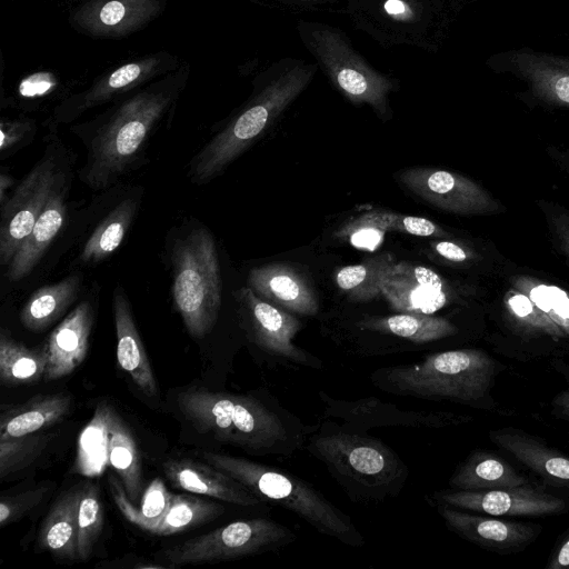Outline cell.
Listing matches in <instances>:
<instances>
[{
  "label": "cell",
  "instance_id": "17",
  "mask_svg": "<svg viewBox=\"0 0 569 569\" xmlns=\"http://www.w3.org/2000/svg\"><path fill=\"white\" fill-rule=\"evenodd\" d=\"M171 63L166 53L147 56L127 62L97 80L88 90L66 101L57 111L60 121H69L84 111L132 90L156 77Z\"/></svg>",
  "mask_w": 569,
  "mask_h": 569
},
{
  "label": "cell",
  "instance_id": "51",
  "mask_svg": "<svg viewBox=\"0 0 569 569\" xmlns=\"http://www.w3.org/2000/svg\"><path fill=\"white\" fill-rule=\"evenodd\" d=\"M13 183V180L10 176H6L4 173H1V177H0V200H1V204L4 203V192H6V188L7 187H10L11 184Z\"/></svg>",
  "mask_w": 569,
  "mask_h": 569
},
{
  "label": "cell",
  "instance_id": "11",
  "mask_svg": "<svg viewBox=\"0 0 569 569\" xmlns=\"http://www.w3.org/2000/svg\"><path fill=\"white\" fill-rule=\"evenodd\" d=\"M400 182L425 202L461 216H488L506 208L476 181L453 171L416 167L399 172Z\"/></svg>",
  "mask_w": 569,
  "mask_h": 569
},
{
  "label": "cell",
  "instance_id": "45",
  "mask_svg": "<svg viewBox=\"0 0 569 569\" xmlns=\"http://www.w3.org/2000/svg\"><path fill=\"white\" fill-rule=\"evenodd\" d=\"M31 130V123L28 120H2L0 126L2 153L14 148L20 143Z\"/></svg>",
  "mask_w": 569,
  "mask_h": 569
},
{
  "label": "cell",
  "instance_id": "48",
  "mask_svg": "<svg viewBox=\"0 0 569 569\" xmlns=\"http://www.w3.org/2000/svg\"><path fill=\"white\" fill-rule=\"evenodd\" d=\"M547 567L550 569L569 568V536L549 560Z\"/></svg>",
  "mask_w": 569,
  "mask_h": 569
},
{
  "label": "cell",
  "instance_id": "43",
  "mask_svg": "<svg viewBox=\"0 0 569 569\" xmlns=\"http://www.w3.org/2000/svg\"><path fill=\"white\" fill-rule=\"evenodd\" d=\"M46 488L19 493L14 497L2 498L0 502V525L4 526L22 516L36 506L46 493Z\"/></svg>",
  "mask_w": 569,
  "mask_h": 569
},
{
  "label": "cell",
  "instance_id": "24",
  "mask_svg": "<svg viewBox=\"0 0 569 569\" xmlns=\"http://www.w3.org/2000/svg\"><path fill=\"white\" fill-rule=\"evenodd\" d=\"M356 326L361 331L390 336L413 345L430 343L458 332V328L443 317L408 312L368 317L358 321Z\"/></svg>",
  "mask_w": 569,
  "mask_h": 569
},
{
  "label": "cell",
  "instance_id": "47",
  "mask_svg": "<svg viewBox=\"0 0 569 569\" xmlns=\"http://www.w3.org/2000/svg\"><path fill=\"white\" fill-rule=\"evenodd\" d=\"M546 151L555 166L569 178V148L561 146H548Z\"/></svg>",
  "mask_w": 569,
  "mask_h": 569
},
{
  "label": "cell",
  "instance_id": "21",
  "mask_svg": "<svg viewBox=\"0 0 569 569\" xmlns=\"http://www.w3.org/2000/svg\"><path fill=\"white\" fill-rule=\"evenodd\" d=\"M112 309L118 362L144 395L154 397L158 388L153 371L138 333L129 301L120 289L114 290Z\"/></svg>",
  "mask_w": 569,
  "mask_h": 569
},
{
  "label": "cell",
  "instance_id": "33",
  "mask_svg": "<svg viewBox=\"0 0 569 569\" xmlns=\"http://www.w3.org/2000/svg\"><path fill=\"white\" fill-rule=\"evenodd\" d=\"M137 208L138 202L132 198L117 204L87 240L81 253L82 262H98L112 253L122 242Z\"/></svg>",
  "mask_w": 569,
  "mask_h": 569
},
{
  "label": "cell",
  "instance_id": "6",
  "mask_svg": "<svg viewBox=\"0 0 569 569\" xmlns=\"http://www.w3.org/2000/svg\"><path fill=\"white\" fill-rule=\"evenodd\" d=\"M173 301L188 332L204 337L221 307V276L216 242L203 227L192 229L173 249Z\"/></svg>",
  "mask_w": 569,
  "mask_h": 569
},
{
  "label": "cell",
  "instance_id": "3",
  "mask_svg": "<svg viewBox=\"0 0 569 569\" xmlns=\"http://www.w3.org/2000/svg\"><path fill=\"white\" fill-rule=\"evenodd\" d=\"M495 375L496 362L487 352L463 348L429 353L410 365L379 368L370 380L391 395L479 407Z\"/></svg>",
  "mask_w": 569,
  "mask_h": 569
},
{
  "label": "cell",
  "instance_id": "16",
  "mask_svg": "<svg viewBox=\"0 0 569 569\" xmlns=\"http://www.w3.org/2000/svg\"><path fill=\"white\" fill-rule=\"evenodd\" d=\"M163 0H90L72 13L83 32L101 39L126 37L154 19Z\"/></svg>",
  "mask_w": 569,
  "mask_h": 569
},
{
  "label": "cell",
  "instance_id": "46",
  "mask_svg": "<svg viewBox=\"0 0 569 569\" xmlns=\"http://www.w3.org/2000/svg\"><path fill=\"white\" fill-rule=\"evenodd\" d=\"M54 84L51 76L37 73L24 79L20 84V93L24 97H34L47 93Z\"/></svg>",
  "mask_w": 569,
  "mask_h": 569
},
{
  "label": "cell",
  "instance_id": "34",
  "mask_svg": "<svg viewBox=\"0 0 569 569\" xmlns=\"http://www.w3.org/2000/svg\"><path fill=\"white\" fill-rule=\"evenodd\" d=\"M113 408L107 403L97 407L94 416L81 433L74 470L84 476H96L108 465L107 450Z\"/></svg>",
  "mask_w": 569,
  "mask_h": 569
},
{
  "label": "cell",
  "instance_id": "19",
  "mask_svg": "<svg viewBox=\"0 0 569 569\" xmlns=\"http://www.w3.org/2000/svg\"><path fill=\"white\" fill-rule=\"evenodd\" d=\"M249 287L262 299L300 316H315L319 303L300 272L286 263H268L250 270Z\"/></svg>",
  "mask_w": 569,
  "mask_h": 569
},
{
  "label": "cell",
  "instance_id": "39",
  "mask_svg": "<svg viewBox=\"0 0 569 569\" xmlns=\"http://www.w3.org/2000/svg\"><path fill=\"white\" fill-rule=\"evenodd\" d=\"M49 436L31 433L22 437L0 439V478L29 466L46 448Z\"/></svg>",
  "mask_w": 569,
  "mask_h": 569
},
{
  "label": "cell",
  "instance_id": "32",
  "mask_svg": "<svg viewBox=\"0 0 569 569\" xmlns=\"http://www.w3.org/2000/svg\"><path fill=\"white\" fill-rule=\"evenodd\" d=\"M46 346L28 348L6 331L0 335V380L8 387L37 383L47 368Z\"/></svg>",
  "mask_w": 569,
  "mask_h": 569
},
{
  "label": "cell",
  "instance_id": "44",
  "mask_svg": "<svg viewBox=\"0 0 569 569\" xmlns=\"http://www.w3.org/2000/svg\"><path fill=\"white\" fill-rule=\"evenodd\" d=\"M430 247L438 256L452 263H470L477 258V253L469 247L451 240L431 241Z\"/></svg>",
  "mask_w": 569,
  "mask_h": 569
},
{
  "label": "cell",
  "instance_id": "42",
  "mask_svg": "<svg viewBox=\"0 0 569 569\" xmlns=\"http://www.w3.org/2000/svg\"><path fill=\"white\" fill-rule=\"evenodd\" d=\"M538 204L556 247L569 263V209L546 200H539Z\"/></svg>",
  "mask_w": 569,
  "mask_h": 569
},
{
  "label": "cell",
  "instance_id": "23",
  "mask_svg": "<svg viewBox=\"0 0 569 569\" xmlns=\"http://www.w3.org/2000/svg\"><path fill=\"white\" fill-rule=\"evenodd\" d=\"M513 64L538 99L569 109V59L523 51Z\"/></svg>",
  "mask_w": 569,
  "mask_h": 569
},
{
  "label": "cell",
  "instance_id": "14",
  "mask_svg": "<svg viewBox=\"0 0 569 569\" xmlns=\"http://www.w3.org/2000/svg\"><path fill=\"white\" fill-rule=\"evenodd\" d=\"M381 296L398 312L433 315L452 301L446 279L408 261L393 262L381 280Z\"/></svg>",
  "mask_w": 569,
  "mask_h": 569
},
{
  "label": "cell",
  "instance_id": "20",
  "mask_svg": "<svg viewBox=\"0 0 569 569\" xmlns=\"http://www.w3.org/2000/svg\"><path fill=\"white\" fill-rule=\"evenodd\" d=\"M92 321V307L83 301L53 329L44 345L48 357L44 381L66 377L82 363L89 347Z\"/></svg>",
  "mask_w": 569,
  "mask_h": 569
},
{
  "label": "cell",
  "instance_id": "12",
  "mask_svg": "<svg viewBox=\"0 0 569 569\" xmlns=\"http://www.w3.org/2000/svg\"><path fill=\"white\" fill-rule=\"evenodd\" d=\"M431 502L495 517H542L569 509V501L530 485L466 491L441 490L431 496Z\"/></svg>",
  "mask_w": 569,
  "mask_h": 569
},
{
  "label": "cell",
  "instance_id": "35",
  "mask_svg": "<svg viewBox=\"0 0 569 569\" xmlns=\"http://www.w3.org/2000/svg\"><path fill=\"white\" fill-rule=\"evenodd\" d=\"M395 262L391 254L381 253L361 263L346 266L336 274V283L349 299L370 301L381 296V280Z\"/></svg>",
  "mask_w": 569,
  "mask_h": 569
},
{
  "label": "cell",
  "instance_id": "26",
  "mask_svg": "<svg viewBox=\"0 0 569 569\" xmlns=\"http://www.w3.org/2000/svg\"><path fill=\"white\" fill-rule=\"evenodd\" d=\"M64 190H58L48 201L33 229L8 264L7 278L19 281L31 272L63 226Z\"/></svg>",
  "mask_w": 569,
  "mask_h": 569
},
{
  "label": "cell",
  "instance_id": "30",
  "mask_svg": "<svg viewBox=\"0 0 569 569\" xmlns=\"http://www.w3.org/2000/svg\"><path fill=\"white\" fill-rule=\"evenodd\" d=\"M108 465L117 471L122 486L138 507L141 498L142 477L136 441L121 417L112 410L107 450Z\"/></svg>",
  "mask_w": 569,
  "mask_h": 569
},
{
  "label": "cell",
  "instance_id": "5",
  "mask_svg": "<svg viewBox=\"0 0 569 569\" xmlns=\"http://www.w3.org/2000/svg\"><path fill=\"white\" fill-rule=\"evenodd\" d=\"M174 97L171 88H148L126 100L92 139L84 182L97 190L114 182L142 151Z\"/></svg>",
  "mask_w": 569,
  "mask_h": 569
},
{
  "label": "cell",
  "instance_id": "18",
  "mask_svg": "<svg viewBox=\"0 0 569 569\" xmlns=\"http://www.w3.org/2000/svg\"><path fill=\"white\" fill-rule=\"evenodd\" d=\"M163 471L177 488L241 507H256L264 502L246 486L209 463L190 459H171Z\"/></svg>",
  "mask_w": 569,
  "mask_h": 569
},
{
  "label": "cell",
  "instance_id": "41",
  "mask_svg": "<svg viewBox=\"0 0 569 569\" xmlns=\"http://www.w3.org/2000/svg\"><path fill=\"white\" fill-rule=\"evenodd\" d=\"M386 233L366 211L340 226L336 236L348 240L358 249L375 251L382 243Z\"/></svg>",
  "mask_w": 569,
  "mask_h": 569
},
{
  "label": "cell",
  "instance_id": "49",
  "mask_svg": "<svg viewBox=\"0 0 569 569\" xmlns=\"http://www.w3.org/2000/svg\"><path fill=\"white\" fill-rule=\"evenodd\" d=\"M552 406L558 416L569 422V387L555 397Z\"/></svg>",
  "mask_w": 569,
  "mask_h": 569
},
{
  "label": "cell",
  "instance_id": "50",
  "mask_svg": "<svg viewBox=\"0 0 569 569\" xmlns=\"http://www.w3.org/2000/svg\"><path fill=\"white\" fill-rule=\"evenodd\" d=\"M385 9L389 14H400L406 11L407 7L401 0H388L385 3Z\"/></svg>",
  "mask_w": 569,
  "mask_h": 569
},
{
  "label": "cell",
  "instance_id": "27",
  "mask_svg": "<svg viewBox=\"0 0 569 569\" xmlns=\"http://www.w3.org/2000/svg\"><path fill=\"white\" fill-rule=\"evenodd\" d=\"M81 495V487L63 492L50 508L40 530L41 547L62 559H78V511Z\"/></svg>",
  "mask_w": 569,
  "mask_h": 569
},
{
  "label": "cell",
  "instance_id": "10",
  "mask_svg": "<svg viewBox=\"0 0 569 569\" xmlns=\"http://www.w3.org/2000/svg\"><path fill=\"white\" fill-rule=\"evenodd\" d=\"M318 397L326 419L366 431L373 428L400 427L441 429L468 421V417L449 411L403 409L377 397L339 399L320 390Z\"/></svg>",
  "mask_w": 569,
  "mask_h": 569
},
{
  "label": "cell",
  "instance_id": "36",
  "mask_svg": "<svg viewBox=\"0 0 569 569\" xmlns=\"http://www.w3.org/2000/svg\"><path fill=\"white\" fill-rule=\"evenodd\" d=\"M512 287L527 295L535 306L541 310L569 338V292L562 288L546 283L530 276H516Z\"/></svg>",
  "mask_w": 569,
  "mask_h": 569
},
{
  "label": "cell",
  "instance_id": "22",
  "mask_svg": "<svg viewBox=\"0 0 569 569\" xmlns=\"http://www.w3.org/2000/svg\"><path fill=\"white\" fill-rule=\"evenodd\" d=\"M490 438L546 481L569 490V458L561 452L516 429L495 430Z\"/></svg>",
  "mask_w": 569,
  "mask_h": 569
},
{
  "label": "cell",
  "instance_id": "38",
  "mask_svg": "<svg viewBox=\"0 0 569 569\" xmlns=\"http://www.w3.org/2000/svg\"><path fill=\"white\" fill-rule=\"evenodd\" d=\"M103 527V508L99 488L94 483H87L82 488L78 511V559L87 560L98 541Z\"/></svg>",
  "mask_w": 569,
  "mask_h": 569
},
{
  "label": "cell",
  "instance_id": "9",
  "mask_svg": "<svg viewBox=\"0 0 569 569\" xmlns=\"http://www.w3.org/2000/svg\"><path fill=\"white\" fill-rule=\"evenodd\" d=\"M63 177L53 156L43 157L1 206L0 262L9 264L33 229L50 198L62 188Z\"/></svg>",
  "mask_w": 569,
  "mask_h": 569
},
{
  "label": "cell",
  "instance_id": "37",
  "mask_svg": "<svg viewBox=\"0 0 569 569\" xmlns=\"http://www.w3.org/2000/svg\"><path fill=\"white\" fill-rule=\"evenodd\" d=\"M505 306L509 319L520 333L528 337L566 338L563 332L535 306L531 299L516 288L507 292Z\"/></svg>",
  "mask_w": 569,
  "mask_h": 569
},
{
  "label": "cell",
  "instance_id": "4",
  "mask_svg": "<svg viewBox=\"0 0 569 569\" xmlns=\"http://www.w3.org/2000/svg\"><path fill=\"white\" fill-rule=\"evenodd\" d=\"M207 463L232 477L263 501L273 502L310 525L319 533L350 547L365 545L352 518L310 482L280 469L220 452H201Z\"/></svg>",
  "mask_w": 569,
  "mask_h": 569
},
{
  "label": "cell",
  "instance_id": "25",
  "mask_svg": "<svg viewBox=\"0 0 569 569\" xmlns=\"http://www.w3.org/2000/svg\"><path fill=\"white\" fill-rule=\"evenodd\" d=\"M528 480L509 462L490 451H473L449 479L453 490L480 491L518 487Z\"/></svg>",
  "mask_w": 569,
  "mask_h": 569
},
{
  "label": "cell",
  "instance_id": "29",
  "mask_svg": "<svg viewBox=\"0 0 569 569\" xmlns=\"http://www.w3.org/2000/svg\"><path fill=\"white\" fill-rule=\"evenodd\" d=\"M80 284L81 280L78 276H69L38 289L20 312L22 325L31 331H42L48 328L73 302Z\"/></svg>",
  "mask_w": 569,
  "mask_h": 569
},
{
  "label": "cell",
  "instance_id": "13",
  "mask_svg": "<svg viewBox=\"0 0 569 569\" xmlns=\"http://www.w3.org/2000/svg\"><path fill=\"white\" fill-rule=\"evenodd\" d=\"M238 299L247 313L252 340L261 350L292 365L322 368L320 359L293 343L301 329L297 317L260 298L250 287L241 288Z\"/></svg>",
  "mask_w": 569,
  "mask_h": 569
},
{
  "label": "cell",
  "instance_id": "8",
  "mask_svg": "<svg viewBox=\"0 0 569 569\" xmlns=\"http://www.w3.org/2000/svg\"><path fill=\"white\" fill-rule=\"evenodd\" d=\"M297 539L284 525L268 518L238 520L166 551L173 566L231 560L284 547Z\"/></svg>",
  "mask_w": 569,
  "mask_h": 569
},
{
  "label": "cell",
  "instance_id": "15",
  "mask_svg": "<svg viewBox=\"0 0 569 569\" xmlns=\"http://www.w3.org/2000/svg\"><path fill=\"white\" fill-rule=\"evenodd\" d=\"M446 526L461 538L496 552H517L540 533L535 523L507 521L495 516L468 512L447 505L433 503Z\"/></svg>",
  "mask_w": 569,
  "mask_h": 569
},
{
  "label": "cell",
  "instance_id": "2",
  "mask_svg": "<svg viewBox=\"0 0 569 569\" xmlns=\"http://www.w3.org/2000/svg\"><path fill=\"white\" fill-rule=\"evenodd\" d=\"M305 448L358 503L398 497L409 477L406 462L387 443L329 419L315 426Z\"/></svg>",
  "mask_w": 569,
  "mask_h": 569
},
{
  "label": "cell",
  "instance_id": "31",
  "mask_svg": "<svg viewBox=\"0 0 569 569\" xmlns=\"http://www.w3.org/2000/svg\"><path fill=\"white\" fill-rule=\"evenodd\" d=\"M224 512L217 503L190 495H173L168 509L139 528L158 536H170L211 521Z\"/></svg>",
  "mask_w": 569,
  "mask_h": 569
},
{
  "label": "cell",
  "instance_id": "1",
  "mask_svg": "<svg viewBox=\"0 0 569 569\" xmlns=\"http://www.w3.org/2000/svg\"><path fill=\"white\" fill-rule=\"evenodd\" d=\"M186 419L201 433L251 455L289 457L300 450L308 427L271 395H236L187 389L177 396Z\"/></svg>",
  "mask_w": 569,
  "mask_h": 569
},
{
  "label": "cell",
  "instance_id": "28",
  "mask_svg": "<svg viewBox=\"0 0 569 569\" xmlns=\"http://www.w3.org/2000/svg\"><path fill=\"white\" fill-rule=\"evenodd\" d=\"M72 400L58 393L41 396L4 410L0 417V439L34 433L61 420L69 411Z\"/></svg>",
  "mask_w": 569,
  "mask_h": 569
},
{
  "label": "cell",
  "instance_id": "40",
  "mask_svg": "<svg viewBox=\"0 0 569 569\" xmlns=\"http://www.w3.org/2000/svg\"><path fill=\"white\" fill-rule=\"evenodd\" d=\"M368 212L386 232L397 231L417 237H450L447 230L423 217L401 214L387 209H371Z\"/></svg>",
  "mask_w": 569,
  "mask_h": 569
},
{
  "label": "cell",
  "instance_id": "7",
  "mask_svg": "<svg viewBox=\"0 0 569 569\" xmlns=\"http://www.w3.org/2000/svg\"><path fill=\"white\" fill-rule=\"evenodd\" d=\"M301 87L299 80L289 79L263 91L194 156L189 169L191 180L207 182L224 170L268 128Z\"/></svg>",
  "mask_w": 569,
  "mask_h": 569
}]
</instances>
